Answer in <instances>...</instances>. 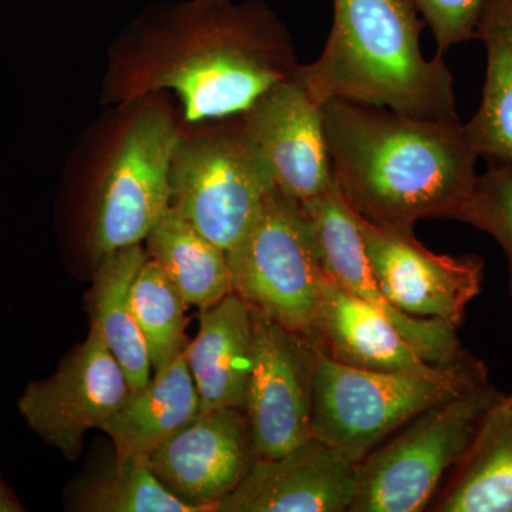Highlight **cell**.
Returning <instances> with one entry per match:
<instances>
[{
    "mask_svg": "<svg viewBox=\"0 0 512 512\" xmlns=\"http://www.w3.org/2000/svg\"><path fill=\"white\" fill-rule=\"evenodd\" d=\"M322 109L335 183L359 217L402 231L423 220H458L478 178L460 120L339 100Z\"/></svg>",
    "mask_w": 512,
    "mask_h": 512,
    "instance_id": "cell-1",
    "label": "cell"
},
{
    "mask_svg": "<svg viewBox=\"0 0 512 512\" xmlns=\"http://www.w3.org/2000/svg\"><path fill=\"white\" fill-rule=\"evenodd\" d=\"M167 45L141 67L126 94L170 90L190 123L242 116L299 66L284 26L256 2L194 0L181 10Z\"/></svg>",
    "mask_w": 512,
    "mask_h": 512,
    "instance_id": "cell-2",
    "label": "cell"
},
{
    "mask_svg": "<svg viewBox=\"0 0 512 512\" xmlns=\"http://www.w3.org/2000/svg\"><path fill=\"white\" fill-rule=\"evenodd\" d=\"M322 55L296 69L316 103L346 101L417 119L457 121L453 77L443 56L421 52L423 22L414 0H333Z\"/></svg>",
    "mask_w": 512,
    "mask_h": 512,
    "instance_id": "cell-3",
    "label": "cell"
},
{
    "mask_svg": "<svg viewBox=\"0 0 512 512\" xmlns=\"http://www.w3.org/2000/svg\"><path fill=\"white\" fill-rule=\"evenodd\" d=\"M488 382L467 353L439 373L380 372L343 365L316 346L312 437L359 464L430 407Z\"/></svg>",
    "mask_w": 512,
    "mask_h": 512,
    "instance_id": "cell-4",
    "label": "cell"
},
{
    "mask_svg": "<svg viewBox=\"0 0 512 512\" xmlns=\"http://www.w3.org/2000/svg\"><path fill=\"white\" fill-rule=\"evenodd\" d=\"M501 396L487 382L414 417L357 464L356 495L349 511L426 510Z\"/></svg>",
    "mask_w": 512,
    "mask_h": 512,
    "instance_id": "cell-5",
    "label": "cell"
},
{
    "mask_svg": "<svg viewBox=\"0 0 512 512\" xmlns=\"http://www.w3.org/2000/svg\"><path fill=\"white\" fill-rule=\"evenodd\" d=\"M170 184L171 207L225 252L247 232L275 190L241 116L194 137L178 136Z\"/></svg>",
    "mask_w": 512,
    "mask_h": 512,
    "instance_id": "cell-6",
    "label": "cell"
},
{
    "mask_svg": "<svg viewBox=\"0 0 512 512\" xmlns=\"http://www.w3.org/2000/svg\"><path fill=\"white\" fill-rule=\"evenodd\" d=\"M227 258L232 289L252 309L311 335L325 271L301 202L276 188L269 192Z\"/></svg>",
    "mask_w": 512,
    "mask_h": 512,
    "instance_id": "cell-7",
    "label": "cell"
},
{
    "mask_svg": "<svg viewBox=\"0 0 512 512\" xmlns=\"http://www.w3.org/2000/svg\"><path fill=\"white\" fill-rule=\"evenodd\" d=\"M178 133L167 111L146 109L127 124L97 192L90 255L146 241L171 207V161Z\"/></svg>",
    "mask_w": 512,
    "mask_h": 512,
    "instance_id": "cell-8",
    "label": "cell"
},
{
    "mask_svg": "<svg viewBox=\"0 0 512 512\" xmlns=\"http://www.w3.org/2000/svg\"><path fill=\"white\" fill-rule=\"evenodd\" d=\"M251 311L254 362L245 413L256 460H266L284 456L312 437L316 346L305 335Z\"/></svg>",
    "mask_w": 512,
    "mask_h": 512,
    "instance_id": "cell-9",
    "label": "cell"
},
{
    "mask_svg": "<svg viewBox=\"0 0 512 512\" xmlns=\"http://www.w3.org/2000/svg\"><path fill=\"white\" fill-rule=\"evenodd\" d=\"M131 393L126 373L92 326L55 375L26 387L18 407L30 430L76 460L84 434L101 429Z\"/></svg>",
    "mask_w": 512,
    "mask_h": 512,
    "instance_id": "cell-10",
    "label": "cell"
},
{
    "mask_svg": "<svg viewBox=\"0 0 512 512\" xmlns=\"http://www.w3.org/2000/svg\"><path fill=\"white\" fill-rule=\"evenodd\" d=\"M367 256L384 295L414 318L439 319L453 328L481 292L484 261L478 255H439L413 231L380 227L357 215Z\"/></svg>",
    "mask_w": 512,
    "mask_h": 512,
    "instance_id": "cell-11",
    "label": "cell"
},
{
    "mask_svg": "<svg viewBox=\"0 0 512 512\" xmlns=\"http://www.w3.org/2000/svg\"><path fill=\"white\" fill-rule=\"evenodd\" d=\"M301 207L323 271L336 284L382 312L433 365H453L467 355L456 328L443 320L407 315L384 295L367 256L357 214L336 183L318 197L301 202Z\"/></svg>",
    "mask_w": 512,
    "mask_h": 512,
    "instance_id": "cell-12",
    "label": "cell"
},
{
    "mask_svg": "<svg viewBox=\"0 0 512 512\" xmlns=\"http://www.w3.org/2000/svg\"><path fill=\"white\" fill-rule=\"evenodd\" d=\"M241 117L276 190L303 202L333 187L322 106L295 77L269 89Z\"/></svg>",
    "mask_w": 512,
    "mask_h": 512,
    "instance_id": "cell-13",
    "label": "cell"
},
{
    "mask_svg": "<svg viewBox=\"0 0 512 512\" xmlns=\"http://www.w3.org/2000/svg\"><path fill=\"white\" fill-rule=\"evenodd\" d=\"M255 461L247 413L238 407L198 413L147 457L165 487L202 512L215 511Z\"/></svg>",
    "mask_w": 512,
    "mask_h": 512,
    "instance_id": "cell-14",
    "label": "cell"
},
{
    "mask_svg": "<svg viewBox=\"0 0 512 512\" xmlns=\"http://www.w3.org/2000/svg\"><path fill=\"white\" fill-rule=\"evenodd\" d=\"M357 488V464L309 437L284 456L256 460L215 512H346Z\"/></svg>",
    "mask_w": 512,
    "mask_h": 512,
    "instance_id": "cell-15",
    "label": "cell"
},
{
    "mask_svg": "<svg viewBox=\"0 0 512 512\" xmlns=\"http://www.w3.org/2000/svg\"><path fill=\"white\" fill-rule=\"evenodd\" d=\"M308 339L330 359L359 369L439 373L447 367L424 359L382 312L326 272Z\"/></svg>",
    "mask_w": 512,
    "mask_h": 512,
    "instance_id": "cell-16",
    "label": "cell"
},
{
    "mask_svg": "<svg viewBox=\"0 0 512 512\" xmlns=\"http://www.w3.org/2000/svg\"><path fill=\"white\" fill-rule=\"evenodd\" d=\"M201 412L225 407L245 410L254 362V319L237 293L202 308L200 330L185 348Z\"/></svg>",
    "mask_w": 512,
    "mask_h": 512,
    "instance_id": "cell-17",
    "label": "cell"
},
{
    "mask_svg": "<svg viewBox=\"0 0 512 512\" xmlns=\"http://www.w3.org/2000/svg\"><path fill=\"white\" fill-rule=\"evenodd\" d=\"M201 412L185 350L103 424L116 458H147Z\"/></svg>",
    "mask_w": 512,
    "mask_h": 512,
    "instance_id": "cell-18",
    "label": "cell"
},
{
    "mask_svg": "<svg viewBox=\"0 0 512 512\" xmlns=\"http://www.w3.org/2000/svg\"><path fill=\"white\" fill-rule=\"evenodd\" d=\"M430 510L512 512V393L491 407Z\"/></svg>",
    "mask_w": 512,
    "mask_h": 512,
    "instance_id": "cell-19",
    "label": "cell"
},
{
    "mask_svg": "<svg viewBox=\"0 0 512 512\" xmlns=\"http://www.w3.org/2000/svg\"><path fill=\"white\" fill-rule=\"evenodd\" d=\"M141 244L101 256L94 272L90 295L92 326L126 373L131 392L144 389L151 380L150 352L131 308V285L147 261Z\"/></svg>",
    "mask_w": 512,
    "mask_h": 512,
    "instance_id": "cell-20",
    "label": "cell"
},
{
    "mask_svg": "<svg viewBox=\"0 0 512 512\" xmlns=\"http://www.w3.org/2000/svg\"><path fill=\"white\" fill-rule=\"evenodd\" d=\"M487 52L480 109L466 133L478 157L512 161V0H485L476 26Z\"/></svg>",
    "mask_w": 512,
    "mask_h": 512,
    "instance_id": "cell-21",
    "label": "cell"
},
{
    "mask_svg": "<svg viewBox=\"0 0 512 512\" xmlns=\"http://www.w3.org/2000/svg\"><path fill=\"white\" fill-rule=\"evenodd\" d=\"M146 242L148 258L164 269L187 305L207 308L234 292L227 252L173 207L164 212Z\"/></svg>",
    "mask_w": 512,
    "mask_h": 512,
    "instance_id": "cell-22",
    "label": "cell"
},
{
    "mask_svg": "<svg viewBox=\"0 0 512 512\" xmlns=\"http://www.w3.org/2000/svg\"><path fill=\"white\" fill-rule=\"evenodd\" d=\"M131 308L156 372L165 369L187 348V302L164 269L147 258L131 285Z\"/></svg>",
    "mask_w": 512,
    "mask_h": 512,
    "instance_id": "cell-23",
    "label": "cell"
},
{
    "mask_svg": "<svg viewBox=\"0 0 512 512\" xmlns=\"http://www.w3.org/2000/svg\"><path fill=\"white\" fill-rule=\"evenodd\" d=\"M76 507L87 512H202L168 490L141 457L116 458L84 485Z\"/></svg>",
    "mask_w": 512,
    "mask_h": 512,
    "instance_id": "cell-24",
    "label": "cell"
},
{
    "mask_svg": "<svg viewBox=\"0 0 512 512\" xmlns=\"http://www.w3.org/2000/svg\"><path fill=\"white\" fill-rule=\"evenodd\" d=\"M457 221L480 229L503 248L510 266L512 299V161H491L488 170L478 175Z\"/></svg>",
    "mask_w": 512,
    "mask_h": 512,
    "instance_id": "cell-25",
    "label": "cell"
},
{
    "mask_svg": "<svg viewBox=\"0 0 512 512\" xmlns=\"http://www.w3.org/2000/svg\"><path fill=\"white\" fill-rule=\"evenodd\" d=\"M485 0H414L430 26L437 43V55L450 47L474 39Z\"/></svg>",
    "mask_w": 512,
    "mask_h": 512,
    "instance_id": "cell-26",
    "label": "cell"
},
{
    "mask_svg": "<svg viewBox=\"0 0 512 512\" xmlns=\"http://www.w3.org/2000/svg\"><path fill=\"white\" fill-rule=\"evenodd\" d=\"M23 511L22 504L19 503L15 494L9 490L8 485L3 483L0 478V512H20Z\"/></svg>",
    "mask_w": 512,
    "mask_h": 512,
    "instance_id": "cell-27",
    "label": "cell"
}]
</instances>
